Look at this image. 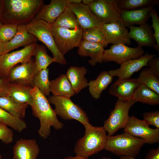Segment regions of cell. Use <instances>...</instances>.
<instances>
[{
	"label": "cell",
	"instance_id": "6da1fadb",
	"mask_svg": "<svg viewBox=\"0 0 159 159\" xmlns=\"http://www.w3.org/2000/svg\"><path fill=\"white\" fill-rule=\"evenodd\" d=\"M44 2L42 0H1L0 21L2 24L17 25L29 22L34 18Z\"/></svg>",
	"mask_w": 159,
	"mask_h": 159
},
{
	"label": "cell",
	"instance_id": "7a4b0ae2",
	"mask_svg": "<svg viewBox=\"0 0 159 159\" xmlns=\"http://www.w3.org/2000/svg\"><path fill=\"white\" fill-rule=\"evenodd\" d=\"M33 102L31 106L32 113L40 122L38 130L39 136L44 139L51 134V127L55 130L62 128L63 124L59 121L57 115L51 107L48 99L36 87L34 86L31 91Z\"/></svg>",
	"mask_w": 159,
	"mask_h": 159
},
{
	"label": "cell",
	"instance_id": "3957f363",
	"mask_svg": "<svg viewBox=\"0 0 159 159\" xmlns=\"http://www.w3.org/2000/svg\"><path fill=\"white\" fill-rule=\"evenodd\" d=\"M84 126L85 134L77 142L74 151L77 155L87 159L105 149L108 135L103 127L93 126L90 122Z\"/></svg>",
	"mask_w": 159,
	"mask_h": 159
},
{
	"label": "cell",
	"instance_id": "277c9868",
	"mask_svg": "<svg viewBox=\"0 0 159 159\" xmlns=\"http://www.w3.org/2000/svg\"><path fill=\"white\" fill-rule=\"evenodd\" d=\"M145 143L143 140L124 132L115 136H108L105 149L118 156L135 158Z\"/></svg>",
	"mask_w": 159,
	"mask_h": 159
},
{
	"label": "cell",
	"instance_id": "5b68a950",
	"mask_svg": "<svg viewBox=\"0 0 159 159\" xmlns=\"http://www.w3.org/2000/svg\"><path fill=\"white\" fill-rule=\"evenodd\" d=\"M26 25L29 32L43 43L52 52L55 62L62 65L66 64V59L55 43L50 24L34 18Z\"/></svg>",
	"mask_w": 159,
	"mask_h": 159
},
{
	"label": "cell",
	"instance_id": "8992f818",
	"mask_svg": "<svg viewBox=\"0 0 159 159\" xmlns=\"http://www.w3.org/2000/svg\"><path fill=\"white\" fill-rule=\"evenodd\" d=\"M48 100L55 106L54 110L57 115L62 119L75 120L84 126L89 122L85 111L77 105L74 103L70 98L64 96H49Z\"/></svg>",
	"mask_w": 159,
	"mask_h": 159
},
{
	"label": "cell",
	"instance_id": "52a82bcc",
	"mask_svg": "<svg viewBox=\"0 0 159 159\" xmlns=\"http://www.w3.org/2000/svg\"><path fill=\"white\" fill-rule=\"evenodd\" d=\"M135 103L132 100L124 101L117 99L114 109L104 121L102 127L108 136H112L119 129L125 127L130 117L129 110Z\"/></svg>",
	"mask_w": 159,
	"mask_h": 159
},
{
	"label": "cell",
	"instance_id": "ba28073f",
	"mask_svg": "<svg viewBox=\"0 0 159 159\" xmlns=\"http://www.w3.org/2000/svg\"><path fill=\"white\" fill-rule=\"evenodd\" d=\"M52 28L56 45L63 55L74 48L79 47L82 40L83 30L81 28L71 29L52 26Z\"/></svg>",
	"mask_w": 159,
	"mask_h": 159
},
{
	"label": "cell",
	"instance_id": "9c48e42d",
	"mask_svg": "<svg viewBox=\"0 0 159 159\" xmlns=\"http://www.w3.org/2000/svg\"><path fill=\"white\" fill-rule=\"evenodd\" d=\"M37 42L21 49L0 56V77H7L11 69L18 64L28 62L33 56Z\"/></svg>",
	"mask_w": 159,
	"mask_h": 159
},
{
	"label": "cell",
	"instance_id": "30bf717a",
	"mask_svg": "<svg viewBox=\"0 0 159 159\" xmlns=\"http://www.w3.org/2000/svg\"><path fill=\"white\" fill-rule=\"evenodd\" d=\"M144 52L143 48L138 46L131 47L123 44H112L109 49L104 50L102 61L113 62L121 65L130 60L140 58Z\"/></svg>",
	"mask_w": 159,
	"mask_h": 159
},
{
	"label": "cell",
	"instance_id": "8fae6325",
	"mask_svg": "<svg viewBox=\"0 0 159 159\" xmlns=\"http://www.w3.org/2000/svg\"><path fill=\"white\" fill-rule=\"evenodd\" d=\"M124 131L143 140L145 143L153 144L159 142V129L150 128L144 120L133 115L130 117Z\"/></svg>",
	"mask_w": 159,
	"mask_h": 159
},
{
	"label": "cell",
	"instance_id": "7c38bea8",
	"mask_svg": "<svg viewBox=\"0 0 159 159\" xmlns=\"http://www.w3.org/2000/svg\"><path fill=\"white\" fill-rule=\"evenodd\" d=\"M88 6L92 12L103 24L120 21L121 11L115 0H94Z\"/></svg>",
	"mask_w": 159,
	"mask_h": 159
},
{
	"label": "cell",
	"instance_id": "4fadbf2b",
	"mask_svg": "<svg viewBox=\"0 0 159 159\" xmlns=\"http://www.w3.org/2000/svg\"><path fill=\"white\" fill-rule=\"evenodd\" d=\"M37 72L35 60L32 57L28 62L13 67L7 77L10 83L33 87L34 77Z\"/></svg>",
	"mask_w": 159,
	"mask_h": 159
},
{
	"label": "cell",
	"instance_id": "5bb4252c",
	"mask_svg": "<svg viewBox=\"0 0 159 159\" xmlns=\"http://www.w3.org/2000/svg\"><path fill=\"white\" fill-rule=\"evenodd\" d=\"M155 56V54L145 53L140 58L127 61L121 64L119 68L110 70L108 72L113 77H118V79L131 78L135 72L143 67L148 66L149 60Z\"/></svg>",
	"mask_w": 159,
	"mask_h": 159
},
{
	"label": "cell",
	"instance_id": "9a60e30c",
	"mask_svg": "<svg viewBox=\"0 0 159 159\" xmlns=\"http://www.w3.org/2000/svg\"><path fill=\"white\" fill-rule=\"evenodd\" d=\"M140 84L137 79H118L110 87V94L124 101L131 100Z\"/></svg>",
	"mask_w": 159,
	"mask_h": 159
},
{
	"label": "cell",
	"instance_id": "2e32d148",
	"mask_svg": "<svg viewBox=\"0 0 159 159\" xmlns=\"http://www.w3.org/2000/svg\"><path fill=\"white\" fill-rule=\"evenodd\" d=\"M68 6L76 16L83 30L94 27H101L102 23L92 12L88 6L82 3H68Z\"/></svg>",
	"mask_w": 159,
	"mask_h": 159
},
{
	"label": "cell",
	"instance_id": "e0dca14e",
	"mask_svg": "<svg viewBox=\"0 0 159 159\" xmlns=\"http://www.w3.org/2000/svg\"><path fill=\"white\" fill-rule=\"evenodd\" d=\"M108 44L130 45L131 42L127 29L119 21L103 24L101 27Z\"/></svg>",
	"mask_w": 159,
	"mask_h": 159
},
{
	"label": "cell",
	"instance_id": "ac0fdd59",
	"mask_svg": "<svg viewBox=\"0 0 159 159\" xmlns=\"http://www.w3.org/2000/svg\"><path fill=\"white\" fill-rule=\"evenodd\" d=\"M68 4L67 0H52L49 4L42 6L34 18L51 25L68 6Z\"/></svg>",
	"mask_w": 159,
	"mask_h": 159
},
{
	"label": "cell",
	"instance_id": "d6986e66",
	"mask_svg": "<svg viewBox=\"0 0 159 159\" xmlns=\"http://www.w3.org/2000/svg\"><path fill=\"white\" fill-rule=\"evenodd\" d=\"M129 28V37L137 43L138 46L152 47L156 49V42L151 26L146 23L138 26Z\"/></svg>",
	"mask_w": 159,
	"mask_h": 159
},
{
	"label": "cell",
	"instance_id": "ffe728a7",
	"mask_svg": "<svg viewBox=\"0 0 159 159\" xmlns=\"http://www.w3.org/2000/svg\"><path fill=\"white\" fill-rule=\"evenodd\" d=\"M40 151L36 141L21 138L17 140L13 148V159H37Z\"/></svg>",
	"mask_w": 159,
	"mask_h": 159
},
{
	"label": "cell",
	"instance_id": "44dd1931",
	"mask_svg": "<svg viewBox=\"0 0 159 159\" xmlns=\"http://www.w3.org/2000/svg\"><path fill=\"white\" fill-rule=\"evenodd\" d=\"M38 41L33 35L29 32L26 24L18 26L16 33L14 37L4 43V54L19 47L29 45Z\"/></svg>",
	"mask_w": 159,
	"mask_h": 159
},
{
	"label": "cell",
	"instance_id": "7402d4cb",
	"mask_svg": "<svg viewBox=\"0 0 159 159\" xmlns=\"http://www.w3.org/2000/svg\"><path fill=\"white\" fill-rule=\"evenodd\" d=\"M153 6L136 10L121 11L119 22L125 27H129L135 24H143L150 17V13Z\"/></svg>",
	"mask_w": 159,
	"mask_h": 159
},
{
	"label": "cell",
	"instance_id": "603a6c76",
	"mask_svg": "<svg viewBox=\"0 0 159 159\" xmlns=\"http://www.w3.org/2000/svg\"><path fill=\"white\" fill-rule=\"evenodd\" d=\"M104 50V47L100 44L82 40L77 53L82 57H90L91 58L88 63L91 66H94L97 63L103 62L102 57Z\"/></svg>",
	"mask_w": 159,
	"mask_h": 159
},
{
	"label": "cell",
	"instance_id": "cb8c5ba5",
	"mask_svg": "<svg viewBox=\"0 0 159 159\" xmlns=\"http://www.w3.org/2000/svg\"><path fill=\"white\" fill-rule=\"evenodd\" d=\"M87 69L84 67L70 66L65 74L75 94H78L88 86V82L85 77Z\"/></svg>",
	"mask_w": 159,
	"mask_h": 159
},
{
	"label": "cell",
	"instance_id": "d4e9b609",
	"mask_svg": "<svg viewBox=\"0 0 159 159\" xmlns=\"http://www.w3.org/2000/svg\"><path fill=\"white\" fill-rule=\"evenodd\" d=\"M113 77L107 71H103L98 75L95 80L88 82L89 92L92 97L95 100L100 98L102 92L105 90L112 82Z\"/></svg>",
	"mask_w": 159,
	"mask_h": 159
},
{
	"label": "cell",
	"instance_id": "484cf974",
	"mask_svg": "<svg viewBox=\"0 0 159 159\" xmlns=\"http://www.w3.org/2000/svg\"><path fill=\"white\" fill-rule=\"evenodd\" d=\"M29 105L16 102L10 96L0 97V107L20 119L25 118L26 109Z\"/></svg>",
	"mask_w": 159,
	"mask_h": 159
},
{
	"label": "cell",
	"instance_id": "4316f807",
	"mask_svg": "<svg viewBox=\"0 0 159 159\" xmlns=\"http://www.w3.org/2000/svg\"><path fill=\"white\" fill-rule=\"evenodd\" d=\"M50 92L53 95L70 98L75 93L65 74H62L50 81Z\"/></svg>",
	"mask_w": 159,
	"mask_h": 159
},
{
	"label": "cell",
	"instance_id": "83f0119b",
	"mask_svg": "<svg viewBox=\"0 0 159 159\" xmlns=\"http://www.w3.org/2000/svg\"><path fill=\"white\" fill-rule=\"evenodd\" d=\"M131 100L155 105L159 104V94L143 84L138 87Z\"/></svg>",
	"mask_w": 159,
	"mask_h": 159
},
{
	"label": "cell",
	"instance_id": "f1b7e54d",
	"mask_svg": "<svg viewBox=\"0 0 159 159\" xmlns=\"http://www.w3.org/2000/svg\"><path fill=\"white\" fill-rule=\"evenodd\" d=\"M33 87L10 83L9 96L15 101L30 106L33 102L31 91Z\"/></svg>",
	"mask_w": 159,
	"mask_h": 159
},
{
	"label": "cell",
	"instance_id": "f546056e",
	"mask_svg": "<svg viewBox=\"0 0 159 159\" xmlns=\"http://www.w3.org/2000/svg\"><path fill=\"white\" fill-rule=\"evenodd\" d=\"M51 25L52 27L71 29L80 28L76 16L68 6Z\"/></svg>",
	"mask_w": 159,
	"mask_h": 159
},
{
	"label": "cell",
	"instance_id": "4dcf8cb0",
	"mask_svg": "<svg viewBox=\"0 0 159 159\" xmlns=\"http://www.w3.org/2000/svg\"><path fill=\"white\" fill-rule=\"evenodd\" d=\"M121 11L132 10L158 4L156 0H115Z\"/></svg>",
	"mask_w": 159,
	"mask_h": 159
},
{
	"label": "cell",
	"instance_id": "1f68e13d",
	"mask_svg": "<svg viewBox=\"0 0 159 159\" xmlns=\"http://www.w3.org/2000/svg\"><path fill=\"white\" fill-rule=\"evenodd\" d=\"M33 56L35 58V64L37 72L47 68L51 64L55 62L53 57L48 54L45 47L38 44L35 47Z\"/></svg>",
	"mask_w": 159,
	"mask_h": 159
},
{
	"label": "cell",
	"instance_id": "d6a6232c",
	"mask_svg": "<svg viewBox=\"0 0 159 159\" xmlns=\"http://www.w3.org/2000/svg\"><path fill=\"white\" fill-rule=\"evenodd\" d=\"M140 84H143L159 94V77L149 68H145L137 78Z\"/></svg>",
	"mask_w": 159,
	"mask_h": 159
},
{
	"label": "cell",
	"instance_id": "836d02e7",
	"mask_svg": "<svg viewBox=\"0 0 159 159\" xmlns=\"http://www.w3.org/2000/svg\"><path fill=\"white\" fill-rule=\"evenodd\" d=\"M34 87H37L45 96H48L50 93V81L49 79L48 68L38 71L33 79Z\"/></svg>",
	"mask_w": 159,
	"mask_h": 159
},
{
	"label": "cell",
	"instance_id": "e575fe53",
	"mask_svg": "<svg viewBox=\"0 0 159 159\" xmlns=\"http://www.w3.org/2000/svg\"><path fill=\"white\" fill-rule=\"evenodd\" d=\"M0 122L19 132H21L27 128L26 124L24 120L13 116L0 107Z\"/></svg>",
	"mask_w": 159,
	"mask_h": 159
},
{
	"label": "cell",
	"instance_id": "d590c367",
	"mask_svg": "<svg viewBox=\"0 0 159 159\" xmlns=\"http://www.w3.org/2000/svg\"><path fill=\"white\" fill-rule=\"evenodd\" d=\"M82 40L90 42L99 43L104 47L108 44L101 27H94L83 30Z\"/></svg>",
	"mask_w": 159,
	"mask_h": 159
},
{
	"label": "cell",
	"instance_id": "8d00e7d4",
	"mask_svg": "<svg viewBox=\"0 0 159 159\" xmlns=\"http://www.w3.org/2000/svg\"><path fill=\"white\" fill-rule=\"evenodd\" d=\"M18 26L2 24L0 27V41L5 43L11 40L16 33Z\"/></svg>",
	"mask_w": 159,
	"mask_h": 159
},
{
	"label": "cell",
	"instance_id": "74e56055",
	"mask_svg": "<svg viewBox=\"0 0 159 159\" xmlns=\"http://www.w3.org/2000/svg\"><path fill=\"white\" fill-rule=\"evenodd\" d=\"M152 18L151 26L154 30V35L156 42V50L159 51V18L155 9L153 8L150 13Z\"/></svg>",
	"mask_w": 159,
	"mask_h": 159
},
{
	"label": "cell",
	"instance_id": "f35d334b",
	"mask_svg": "<svg viewBox=\"0 0 159 159\" xmlns=\"http://www.w3.org/2000/svg\"><path fill=\"white\" fill-rule=\"evenodd\" d=\"M14 133L7 125L0 122V140L6 144L11 143L13 140Z\"/></svg>",
	"mask_w": 159,
	"mask_h": 159
},
{
	"label": "cell",
	"instance_id": "ab89813d",
	"mask_svg": "<svg viewBox=\"0 0 159 159\" xmlns=\"http://www.w3.org/2000/svg\"><path fill=\"white\" fill-rule=\"evenodd\" d=\"M145 121L149 125H152L159 129V111L147 112L143 113Z\"/></svg>",
	"mask_w": 159,
	"mask_h": 159
},
{
	"label": "cell",
	"instance_id": "60d3db41",
	"mask_svg": "<svg viewBox=\"0 0 159 159\" xmlns=\"http://www.w3.org/2000/svg\"><path fill=\"white\" fill-rule=\"evenodd\" d=\"M10 84L8 77H0V97L9 96Z\"/></svg>",
	"mask_w": 159,
	"mask_h": 159
},
{
	"label": "cell",
	"instance_id": "b9f144b4",
	"mask_svg": "<svg viewBox=\"0 0 159 159\" xmlns=\"http://www.w3.org/2000/svg\"><path fill=\"white\" fill-rule=\"evenodd\" d=\"M148 65L150 70L159 77V57L152 58L148 61Z\"/></svg>",
	"mask_w": 159,
	"mask_h": 159
},
{
	"label": "cell",
	"instance_id": "7bdbcfd3",
	"mask_svg": "<svg viewBox=\"0 0 159 159\" xmlns=\"http://www.w3.org/2000/svg\"><path fill=\"white\" fill-rule=\"evenodd\" d=\"M145 159H159V148L150 150L145 156Z\"/></svg>",
	"mask_w": 159,
	"mask_h": 159
},
{
	"label": "cell",
	"instance_id": "ee69618b",
	"mask_svg": "<svg viewBox=\"0 0 159 159\" xmlns=\"http://www.w3.org/2000/svg\"><path fill=\"white\" fill-rule=\"evenodd\" d=\"M4 44L0 41V56L4 54Z\"/></svg>",
	"mask_w": 159,
	"mask_h": 159
},
{
	"label": "cell",
	"instance_id": "f6af8a7d",
	"mask_svg": "<svg viewBox=\"0 0 159 159\" xmlns=\"http://www.w3.org/2000/svg\"><path fill=\"white\" fill-rule=\"evenodd\" d=\"M64 159H87L82 157L76 155L75 156H69L65 158Z\"/></svg>",
	"mask_w": 159,
	"mask_h": 159
},
{
	"label": "cell",
	"instance_id": "bcb514c9",
	"mask_svg": "<svg viewBox=\"0 0 159 159\" xmlns=\"http://www.w3.org/2000/svg\"><path fill=\"white\" fill-rule=\"evenodd\" d=\"M68 3L80 4L82 3V0H67Z\"/></svg>",
	"mask_w": 159,
	"mask_h": 159
},
{
	"label": "cell",
	"instance_id": "7dc6e473",
	"mask_svg": "<svg viewBox=\"0 0 159 159\" xmlns=\"http://www.w3.org/2000/svg\"><path fill=\"white\" fill-rule=\"evenodd\" d=\"M94 1V0H82V3L85 5L89 6Z\"/></svg>",
	"mask_w": 159,
	"mask_h": 159
},
{
	"label": "cell",
	"instance_id": "c3c4849f",
	"mask_svg": "<svg viewBox=\"0 0 159 159\" xmlns=\"http://www.w3.org/2000/svg\"><path fill=\"white\" fill-rule=\"evenodd\" d=\"M120 159H135V158L133 157L126 156V155H122L120 156Z\"/></svg>",
	"mask_w": 159,
	"mask_h": 159
},
{
	"label": "cell",
	"instance_id": "681fc988",
	"mask_svg": "<svg viewBox=\"0 0 159 159\" xmlns=\"http://www.w3.org/2000/svg\"><path fill=\"white\" fill-rule=\"evenodd\" d=\"M1 0H0V20L1 18Z\"/></svg>",
	"mask_w": 159,
	"mask_h": 159
},
{
	"label": "cell",
	"instance_id": "f907efd6",
	"mask_svg": "<svg viewBox=\"0 0 159 159\" xmlns=\"http://www.w3.org/2000/svg\"><path fill=\"white\" fill-rule=\"evenodd\" d=\"M100 159H111V158L109 157H103L101 158Z\"/></svg>",
	"mask_w": 159,
	"mask_h": 159
},
{
	"label": "cell",
	"instance_id": "816d5d0a",
	"mask_svg": "<svg viewBox=\"0 0 159 159\" xmlns=\"http://www.w3.org/2000/svg\"><path fill=\"white\" fill-rule=\"evenodd\" d=\"M2 24L1 21L0 20V27Z\"/></svg>",
	"mask_w": 159,
	"mask_h": 159
},
{
	"label": "cell",
	"instance_id": "f5cc1de1",
	"mask_svg": "<svg viewBox=\"0 0 159 159\" xmlns=\"http://www.w3.org/2000/svg\"><path fill=\"white\" fill-rule=\"evenodd\" d=\"M0 159H2V156L1 154H0Z\"/></svg>",
	"mask_w": 159,
	"mask_h": 159
}]
</instances>
